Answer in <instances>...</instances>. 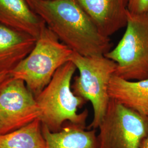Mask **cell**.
I'll return each instance as SVG.
<instances>
[{"mask_svg": "<svg viewBox=\"0 0 148 148\" xmlns=\"http://www.w3.org/2000/svg\"><path fill=\"white\" fill-rule=\"evenodd\" d=\"M73 52L46 25L31 52L10 74L12 77L23 80L36 97L56 71L70 61Z\"/></svg>", "mask_w": 148, "mask_h": 148, "instance_id": "3957f363", "label": "cell"}, {"mask_svg": "<svg viewBox=\"0 0 148 148\" xmlns=\"http://www.w3.org/2000/svg\"><path fill=\"white\" fill-rule=\"evenodd\" d=\"M76 69L71 61L64 64L35 97L40 110L39 119L52 132L59 131L67 122L86 128L88 111L85 109L78 113V110L87 101L75 95L71 89V82Z\"/></svg>", "mask_w": 148, "mask_h": 148, "instance_id": "7a4b0ae2", "label": "cell"}, {"mask_svg": "<svg viewBox=\"0 0 148 148\" xmlns=\"http://www.w3.org/2000/svg\"><path fill=\"white\" fill-rule=\"evenodd\" d=\"M110 98L148 120V79L128 81L115 75L109 86Z\"/></svg>", "mask_w": 148, "mask_h": 148, "instance_id": "8fae6325", "label": "cell"}, {"mask_svg": "<svg viewBox=\"0 0 148 148\" xmlns=\"http://www.w3.org/2000/svg\"><path fill=\"white\" fill-rule=\"evenodd\" d=\"M10 76V73H0V85Z\"/></svg>", "mask_w": 148, "mask_h": 148, "instance_id": "9a60e30c", "label": "cell"}, {"mask_svg": "<svg viewBox=\"0 0 148 148\" xmlns=\"http://www.w3.org/2000/svg\"><path fill=\"white\" fill-rule=\"evenodd\" d=\"M128 11L134 15L148 16V0H128Z\"/></svg>", "mask_w": 148, "mask_h": 148, "instance_id": "5bb4252c", "label": "cell"}, {"mask_svg": "<svg viewBox=\"0 0 148 148\" xmlns=\"http://www.w3.org/2000/svg\"><path fill=\"white\" fill-rule=\"evenodd\" d=\"M32 9L74 52L102 56L111 50L110 38L99 32L76 0H34Z\"/></svg>", "mask_w": 148, "mask_h": 148, "instance_id": "6da1fadb", "label": "cell"}, {"mask_svg": "<svg viewBox=\"0 0 148 148\" xmlns=\"http://www.w3.org/2000/svg\"><path fill=\"white\" fill-rule=\"evenodd\" d=\"M26 1L27 2V3L29 4V5H30V7L32 9V5H33L34 0H26Z\"/></svg>", "mask_w": 148, "mask_h": 148, "instance_id": "e0dca14e", "label": "cell"}, {"mask_svg": "<svg viewBox=\"0 0 148 148\" xmlns=\"http://www.w3.org/2000/svg\"><path fill=\"white\" fill-rule=\"evenodd\" d=\"M37 39L0 24V73H10L25 58Z\"/></svg>", "mask_w": 148, "mask_h": 148, "instance_id": "30bf717a", "label": "cell"}, {"mask_svg": "<svg viewBox=\"0 0 148 148\" xmlns=\"http://www.w3.org/2000/svg\"><path fill=\"white\" fill-rule=\"evenodd\" d=\"M140 148H148V134L142 142Z\"/></svg>", "mask_w": 148, "mask_h": 148, "instance_id": "2e32d148", "label": "cell"}, {"mask_svg": "<svg viewBox=\"0 0 148 148\" xmlns=\"http://www.w3.org/2000/svg\"><path fill=\"white\" fill-rule=\"evenodd\" d=\"M39 117L35 97L23 80L10 76L0 85V134L24 127Z\"/></svg>", "mask_w": 148, "mask_h": 148, "instance_id": "52a82bcc", "label": "cell"}, {"mask_svg": "<svg viewBox=\"0 0 148 148\" xmlns=\"http://www.w3.org/2000/svg\"><path fill=\"white\" fill-rule=\"evenodd\" d=\"M46 148H99L95 130L86 128L67 122L56 132L50 131L42 125Z\"/></svg>", "mask_w": 148, "mask_h": 148, "instance_id": "7c38bea8", "label": "cell"}, {"mask_svg": "<svg viewBox=\"0 0 148 148\" xmlns=\"http://www.w3.org/2000/svg\"><path fill=\"white\" fill-rule=\"evenodd\" d=\"M104 56L116 63L117 77L133 81L148 79V16L128 12L123 37Z\"/></svg>", "mask_w": 148, "mask_h": 148, "instance_id": "5b68a950", "label": "cell"}, {"mask_svg": "<svg viewBox=\"0 0 148 148\" xmlns=\"http://www.w3.org/2000/svg\"><path fill=\"white\" fill-rule=\"evenodd\" d=\"M0 148H46L39 118L15 131L0 134Z\"/></svg>", "mask_w": 148, "mask_h": 148, "instance_id": "4fadbf2b", "label": "cell"}, {"mask_svg": "<svg viewBox=\"0 0 148 148\" xmlns=\"http://www.w3.org/2000/svg\"><path fill=\"white\" fill-rule=\"evenodd\" d=\"M0 24L36 39L46 26L26 0H0Z\"/></svg>", "mask_w": 148, "mask_h": 148, "instance_id": "9c48e42d", "label": "cell"}, {"mask_svg": "<svg viewBox=\"0 0 148 148\" xmlns=\"http://www.w3.org/2000/svg\"><path fill=\"white\" fill-rule=\"evenodd\" d=\"M99 148H140L148 134V120L110 99L98 127Z\"/></svg>", "mask_w": 148, "mask_h": 148, "instance_id": "8992f818", "label": "cell"}, {"mask_svg": "<svg viewBox=\"0 0 148 148\" xmlns=\"http://www.w3.org/2000/svg\"><path fill=\"white\" fill-rule=\"evenodd\" d=\"M71 61L79 71L71 89L75 95L89 101L93 109V119L88 128H98L110 100L109 86L117 64L104 56L86 57L73 52Z\"/></svg>", "mask_w": 148, "mask_h": 148, "instance_id": "277c9868", "label": "cell"}, {"mask_svg": "<svg viewBox=\"0 0 148 148\" xmlns=\"http://www.w3.org/2000/svg\"><path fill=\"white\" fill-rule=\"evenodd\" d=\"M106 37L126 27L128 0H76Z\"/></svg>", "mask_w": 148, "mask_h": 148, "instance_id": "ba28073f", "label": "cell"}]
</instances>
